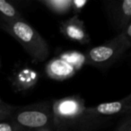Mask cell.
I'll list each match as a JSON object with an SVG mask.
<instances>
[{
  "label": "cell",
  "mask_w": 131,
  "mask_h": 131,
  "mask_svg": "<svg viewBox=\"0 0 131 131\" xmlns=\"http://www.w3.org/2000/svg\"><path fill=\"white\" fill-rule=\"evenodd\" d=\"M57 14H65L71 8L72 0H40Z\"/></svg>",
  "instance_id": "12"
},
{
  "label": "cell",
  "mask_w": 131,
  "mask_h": 131,
  "mask_svg": "<svg viewBox=\"0 0 131 131\" xmlns=\"http://www.w3.org/2000/svg\"><path fill=\"white\" fill-rule=\"evenodd\" d=\"M36 131H57L56 127L54 126H51V127H43V128H40L39 130Z\"/></svg>",
  "instance_id": "18"
},
{
  "label": "cell",
  "mask_w": 131,
  "mask_h": 131,
  "mask_svg": "<svg viewBox=\"0 0 131 131\" xmlns=\"http://www.w3.org/2000/svg\"><path fill=\"white\" fill-rule=\"evenodd\" d=\"M0 17L4 22L24 19L20 12L8 0H0Z\"/></svg>",
  "instance_id": "10"
},
{
  "label": "cell",
  "mask_w": 131,
  "mask_h": 131,
  "mask_svg": "<svg viewBox=\"0 0 131 131\" xmlns=\"http://www.w3.org/2000/svg\"><path fill=\"white\" fill-rule=\"evenodd\" d=\"M1 27L21 44L33 63L44 62L49 56V48L45 39L24 19L1 21Z\"/></svg>",
  "instance_id": "1"
},
{
  "label": "cell",
  "mask_w": 131,
  "mask_h": 131,
  "mask_svg": "<svg viewBox=\"0 0 131 131\" xmlns=\"http://www.w3.org/2000/svg\"><path fill=\"white\" fill-rule=\"evenodd\" d=\"M87 2L88 0H72L71 8H73L75 11H80L87 4Z\"/></svg>",
  "instance_id": "17"
},
{
  "label": "cell",
  "mask_w": 131,
  "mask_h": 131,
  "mask_svg": "<svg viewBox=\"0 0 131 131\" xmlns=\"http://www.w3.org/2000/svg\"><path fill=\"white\" fill-rule=\"evenodd\" d=\"M115 131H131V117L130 114L126 115V118L120 122Z\"/></svg>",
  "instance_id": "15"
},
{
  "label": "cell",
  "mask_w": 131,
  "mask_h": 131,
  "mask_svg": "<svg viewBox=\"0 0 131 131\" xmlns=\"http://www.w3.org/2000/svg\"><path fill=\"white\" fill-rule=\"evenodd\" d=\"M0 131H22L11 118L0 120Z\"/></svg>",
  "instance_id": "14"
},
{
  "label": "cell",
  "mask_w": 131,
  "mask_h": 131,
  "mask_svg": "<svg viewBox=\"0 0 131 131\" xmlns=\"http://www.w3.org/2000/svg\"><path fill=\"white\" fill-rule=\"evenodd\" d=\"M118 8V26L121 30L131 22V0H120Z\"/></svg>",
  "instance_id": "11"
},
{
  "label": "cell",
  "mask_w": 131,
  "mask_h": 131,
  "mask_svg": "<svg viewBox=\"0 0 131 131\" xmlns=\"http://www.w3.org/2000/svg\"><path fill=\"white\" fill-rule=\"evenodd\" d=\"M57 57L65 60L67 63L74 67L77 71L82 69L86 65L85 52L84 53L78 50H65L60 52Z\"/></svg>",
  "instance_id": "9"
},
{
  "label": "cell",
  "mask_w": 131,
  "mask_h": 131,
  "mask_svg": "<svg viewBox=\"0 0 131 131\" xmlns=\"http://www.w3.org/2000/svg\"><path fill=\"white\" fill-rule=\"evenodd\" d=\"M22 131H36L53 125L52 101L16 106L10 116Z\"/></svg>",
  "instance_id": "3"
},
{
  "label": "cell",
  "mask_w": 131,
  "mask_h": 131,
  "mask_svg": "<svg viewBox=\"0 0 131 131\" xmlns=\"http://www.w3.org/2000/svg\"><path fill=\"white\" fill-rule=\"evenodd\" d=\"M77 70L65 60L54 57L45 66V73L52 80L65 81L73 77Z\"/></svg>",
  "instance_id": "8"
},
{
  "label": "cell",
  "mask_w": 131,
  "mask_h": 131,
  "mask_svg": "<svg viewBox=\"0 0 131 131\" xmlns=\"http://www.w3.org/2000/svg\"><path fill=\"white\" fill-rule=\"evenodd\" d=\"M90 129V125H78L73 127H63L57 129V131H88Z\"/></svg>",
  "instance_id": "16"
},
{
  "label": "cell",
  "mask_w": 131,
  "mask_h": 131,
  "mask_svg": "<svg viewBox=\"0 0 131 131\" xmlns=\"http://www.w3.org/2000/svg\"><path fill=\"white\" fill-rule=\"evenodd\" d=\"M1 66H2V64H1V59H0V68H1Z\"/></svg>",
  "instance_id": "19"
},
{
  "label": "cell",
  "mask_w": 131,
  "mask_h": 131,
  "mask_svg": "<svg viewBox=\"0 0 131 131\" xmlns=\"http://www.w3.org/2000/svg\"><path fill=\"white\" fill-rule=\"evenodd\" d=\"M52 114L53 125L56 129L96 123L87 117L85 101L79 95H70L52 101Z\"/></svg>",
  "instance_id": "2"
},
{
  "label": "cell",
  "mask_w": 131,
  "mask_h": 131,
  "mask_svg": "<svg viewBox=\"0 0 131 131\" xmlns=\"http://www.w3.org/2000/svg\"><path fill=\"white\" fill-rule=\"evenodd\" d=\"M15 108V106L4 102L2 99L0 98V120L10 118Z\"/></svg>",
  "instance_id": "13"
},
{
  "label": "cell",
  "mask_w": 131,
  "mask_h": 131,
  "mask_svg": "<svg viewBox=\"0 0 131 131\" xmlns=\"http://www.w3.org/2000/svg\"><path fill=\"white\" fill-rule=\"evenodd\" d=\"M131 94L109 102H102L93 107H86V115L90 119L96 121L103 117H113L118 115L130 114Z\"/></svg>",
  "instance_id": "5"
},
{
  "label": "cell",
  "mask_w": 131,
  "mask_h": 131,
  "mask_svg": "<svg viewBox=\"0 0 131 131\" xmlns=\"http://www.w3.org/2000/svg\"><path fill=\"white\" fill-rule=\"evenodd\" d=\"M60 32L64 37L81 45L90 42V36L84 25V23L77 15L64 21L60 25Z\"/></svg>",
  "instance_id": "6"
},
{
  "label": "cell",
  "mask_w": 131,
  "mask_h": 131,
  "mask_svg": "<svg viewBox=\"0 0 131 131\" xmlns=\"http://www.w3.org/2000/svg\"><path fill=\"white\" fill-rule=\"evenodd\" d=\"M40 73L31 67H23L13 73L10 83L16 92H25L33 88L40 80Z\"/></svg>",
  "instance_id": "7"
},
{
  "label": "cell",
  "mask_w": 131,
  "mask_h": 131,
  "mask_svg": "<svg viewBox=\"0 0 131 131\" xmlns=\"http://www.w3.org/2000/svg\"><path fill=\"white\" fill-rule=\"evenodd\" d=\"M131 47V40L122 32L85 52L86 65L103 68L116 62Z\"/></svg>",
  "instance_id": "4"
}]
</instances>
